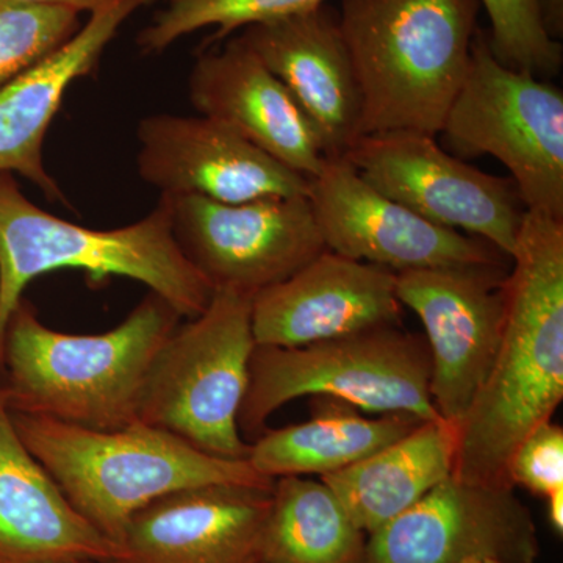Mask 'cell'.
I'll list each match as a JSON object with an SVG mask.
<instances>
[{
    "label": "cell",
    "instance_id": "cell-1",
    "mask_svg": "<svg viewBox=\"0 0 563 563\" xmlns=\"http://www.w3.org/2000/svg\"><path fill=\"white\" fill-rule=\"evenodd\" d=\"M504 292L495 361L459 424L453 476L465 483L512 485L507 465L514 451L561 406L562 220L526 210Z\"/></svg>",
    "mask_w": 563,
    "mask_h": 563
},
{
    "label": "cell",
    "instance_id": "cell-2",
    "mask_svg": "<svg viewBox=\"0 0 563 563\" xmlns=\"http://www.w3.org/2000/svg\"><path fill=\"white\" fill-rule=\"evenodd\" d=\"M181 320L150 292L110 331L58 332L22 299L3 335V401L10 412L96 431L135 424L152 365Z\"/></svg>",
    "mask_w": 563,
    "mask_h": 563
},
{
    "label": "cell",
    "instance_id": "cell-3",
    "mask_svg": "<svg viewBox=\"0 0 563 563\" xmlns=\"http://www.w3.org/2000/svg\"><path fill=\"white\" fill-rule=\"evenodd\" d=\"M479 11V0H342L361 136L442 132L468 73Z\"/></svg>",
    "mask_w": 563,
    "mask_h": 563
},
{
    "label": "cell",
    "instance_id": "cell-4",
    "mask_svg": "<svg viewBox=\"0 0 563 563\" xmlns=\"http://www.w3.org/2000/svg\"><path fill=\"white\" fill-rule=\"evenodd\" d=\"M11 420L74 509L118 544L133 515L172 493L203 485L274 487L247 461L213 457L143 422L96 431L35 415L11 412Z\"/></svg>",
    "mask_w": 563,
    "mask_h": 563
},
{
    "label": "cell",
    "instance_id": "cell-5",
    "mask_svg": "<svg viewBox=\"0 0 563 563\" xmlns=\"http://www.w3.org/2000/svg\"><path fill=\"white\" fill-rule=\"evenodd\" d=\"M58 269L140 282L185 320L202 313L214 292L174 236L168 196L143 220L98 231L40 209L11 174H0V361L7 322L25 287Z\"/></svg>",
    "mask_w": 563,
    "mask_h": 563
},
{
    "label": "cell",
    "instance_id": "cell-6",
    "mask_svg": "<svg viewBox=\"0 0 563 563\" xmlns=\"http://www.w3.org/2000/svg\"><path fill=\"white\" fill-rule=\"evenodd\" d=\"M429 377L426 340L398 324L307 346H255L239 428L258 437L276 410L302 396L333 399L368 413L440 420Z\"/></svg>",
    "mask_w": 563,
    "mask_h": 563
},
{
    "label": "cell",
    "instance_id": "cell-7",
    "mask_svg": "<svg viewBox=\"0 0 563 563\" xmlns=\"http://www.w3.org/2000/svg\"><path fill=\"white\" fill-rule=\"evenodd\" d=\"M252 298L214 290L202 313L179 324L152 365L139 422L213 457L247 461L251 443L243 440L239 415L257 346Z\"/></svg>",
    "mask_w": 563,
    "mask_h": 563
},
{
    "label": "cell",
    "instance_id": "cell-8",
    "mask_svg": "<svg viewBox=\"0 0 563 563\" xmlns=\"http://www.w3.org/2000/svg\"><path fill=\"white\" fill-rule=\"evenodd\" d=\"M440 133L463 157L492 155L506 166L526 210L563 221V92L496 60L487 33L474 36Z\"/></svg>",
    "mask_w": 563,
    "mask_h": 563
},
{
    "label": "cell",
    "instance_id": "cell-9",
    "mask_svg": "<svg viewBox=\"0 0 563 563\" xmlns=\"http://www.w3.org/2000/svg\"><path fill=\"white\" fill-rule=\"evenodd\" d=\"M344 157L393 201L490 243L510 261L526 213L510 177L481 172L417 132L358 136Z\"/></svg>",
    "mask_w": 563,
    "mask_h": 563
},
{
    "label": "cell",
    "instance_id": "cell-10",
    "mask_svg": "<svg viewBox=\"0 0 563 563\" xmlns=\"http://www.w3.org/2000/svg\"><path fill=\"white\" fill-rule=\"evenodd\" d=\"M168 198L174 236L214 290L255 296L325 251L307 196L242 203L191 195Z\"/></svg>",
    "mask_w": 563,
    "mask_h": 563
},
{
    "label": "cell",
    "instance_id": "cell-11",
    "mask_svg": "<svg viewBox=\"0 0 563 563\" xmlns=\"http://www.w3.org/2000/svg\"><path fill=\"white\" fill-rule=\"evenodd\" d=\"M309 198L325 250L391 269L509 265L490 243L424 220L363 179L344 155L325 157L309 179Z\"/></svg>",
    "mask_w": 563,
    "mask_h": 563
},
{
    "label": "cell",
    "instance_id": "cell-12",
    "mask_svg": "<svg viewBox=\"0 0 563 563\" xmlns=\"http://www.w3.org/2000/svg\"><path fill=\"white\" fill-rule=\"evenodd\" d=\"M509 266L396 273L399 302L424 325L429 393L443 420L461 424L490 372L503 335Z\"/></svg>",
    "mask_w": 563,
    "mask_h": 563
},
{
    "label": "cell",
    "instance_id": "cell-13",
    "mask_svg": "<svg viewBox=\"0 0 563 563\" xmlns=\"http://www.w3.org/2000/svg\"><path fill=\"white\" fill-rule=\"evenodd\" d=\"M536 521L512 485L451 476L366 539L363 563H536Z\"/></svg>",
    "mask_w": 563,
    "mask_h": 563
},
{
    "label": "cell",
    "instance_id": "cell-14",
    "mask_svg": "<svg viewBox=\"0 0 563 563\" xmlns=\"http://www.w3.org/2000/svg\"><path fill=\"white\" fill-rule=\"evenodd\" d=\"M136 141L140 177L161 195L224 203L309 195V177L202 114H151L140 121Z\"/></svg>",
    "mask_w": 563,
    "mask_h": 563
},
{
    "label": "cell",
    "instance_id": "cell-15",
    "mask_svg": "<svg viewBox=\"0 0 563 563\" xmlns=\"http://www.w3.org/2000/svg\"><path fill=\"white\" fill-rule=\"evenodd\" d=\"M396 273L325 250L252 298L257 346L299 347L398 324Z\"/></svg>",
    "mask_w": 563,
    "mask_h": 563
},
{
    "label": "cell",
    "instance_id": "cell-16",
    "mask_svg": "<svg viewBox=\"0 0 563 563\" xmlns=\"http://www.w3.org/2000/svg\"><path fill=\"white\" fill-rule=\"evenodd\" d=\"M273 488L203 485L133 515L117 563H263Z\"/></svg>",
    "mask_w": 563,
    "mask_h": 563
},
{
    "label": "cell",
    "instance_id": "cell-17",
    "mask_svg": "<svg viewBox=\"0 0 563 563\" xmlns=\"http://www.w3.org/2000/svg\"><path fill=\"white\" fill-rule=\"evenodd\" d=\"M188 98L202 117L220 122L282 165L306 177L320 172V136L290 91L239 36L202 52L188 76Z\"/></svg>",
    "mask_w": 563,
    "mask_h": 563
},
{
    "label": "cell",
    "instance_id": "cell-18",
    "mask_svg": "<svg viewBox=\"0 0 563 563\" xmlns=\"http://www.w3.org/2000/svg\"><path fill=\"white\" fill-rule=\"evenodd\" d=\"M240 40L285 85L320 136L325 157L361 136L362 99L339 14L325 5L250 25Z\"/></svg>",
    "mask_w": 563,
    "mask_h": 563
},
{
    "label": "cell",
    "instance_id": "cell-19",
    "mask_svg": "<svg viewBox=\"0 0 563 563\" xmlns=\"http://www.w3.org/2000/svg\"><path fill=\"white\" fill-rule=\"evenodd\" d=\"M154 0H106L46 60L0 87V174H20L49 201L68 202L44 163V141L70 85L90 76L122 24Z\"/></svg>",
    "mask_w": 563,
    "mask_h": 563
},
{
    "label": "cell",
    "instance_id": "cell-20",
    "mask_svg": "<svg viewBox=\"0 0 563 563\" xmlns=\"http://www.w3.org/2000/svg\"><path fill=\"white\" fill-rule=\"evenodd\" d=\"M122 548L63 495L22 442L0 393V563L121 562Z\"/></svg>",
    "mask_w": 563,
    "mask_h": 563
},
{
    "label": "cell",
    "instance_id": "cell-21",
    "mask_svg": "<svg viewBox=\"0 0 563 563\" xmlns=\"http://www.w3.org/2000/svg\"><path fill=\"white\" fill-rule=\"evenodd\" d=\"M457 444V422L424 421L402 439L320 479L357 528L372 536L453 476Z\"/></svg>",
    "mask_w": 563,
    "mask_h": 563
},
{
    "label": "cell",
    "instance_id": "cell-22",
    "mask_svg": "<svg viewBox=\"0 0 563 563\" xmlns=\"http://www.w3.org/2000/svg\"><path fill=\"white\" fill-rule=\"evenodd\" d=\"M309 421L265 429L251 444L252 468L269 479L328 476L363 461L413 431L421 420L410 415L366 418L347 404L321 398Z\"/></svg>",
    "mask_w": 563,
    "mask_h": 563
},
{
    "label": "cell",
    "instance_id": "cell-23",
    "mask_svg": "<svg viewBox=\"0 0 563 563\" xmlns=\"http://www.w3.org/2000/svg\"><path fill=\"white\" fill-rule=\"evenodd\" d=\"M366 539L321 479L274 481L263 563H363Z\"/></svg>",
    "mask_w": 563,
    "mask_h": 563
},
{
    "label": "cell",
    "instance_id": "cell-24",
    "mask_svg": "<svg viewBox=\"0 0 563 563\" xmlns=\"http://www.w3.org/2000/svg\"><path fill=\"white\" fill-rule=\"evenodd\" d=\"M325 0H169L168 9L157 14L139 35V46L147 54H161L176 41L217 27L206 46L231 38L250 25L284 20L324 5Z\"/></svg>",
    "mask_w": 563,
    "mask_h": 563
},
{
    "label": "cell",
    "instance_id": "cell-25",
    "mask_svg": "<svg viewBox=\"0 0 563 563\" xmlns=\"http://www.w3.org/2000/svg\"><path fill=\"white\" fill-rule=\"evenodd\" d=\"M490 21L488 46L507 68L550 79L561 73V41L544 29L536 0H479Z\"/></svg>",
    "mask_w": 563,
    "mask_h": 563
},
{
    "label": "cell",
    "instance_id": "cell-26",
    "mask_svg": "<svg viewBox=\"0 0 563 563\" xmlns=\"http://www.w3.org/2000/svg\"><path fill=\"white\" fill-rule=\"evenodd\" d=\"M79 29L76 11L0 0V87L46 60Z\"/></svg>",
    "mask_w": 563,
    "mask_h": 563
},
{
    "label": "cell",
    "instance_id": "cell-27",
    "mask_svg": "<svg viewBox=\"0 0 563 563\" xmlns=\"http://www.w3.org/2000/svg\"><path fill=\"white\" fill-rule=\"evenodd\" d=\"M507 479L514 487L544 496L563 488V429L543 422L518 444L507 465Z\"/></svg>",
    "mask_w": 563,
    "mask_h": 563
},
{
    "label": "cell",
    "instance_id": "cell-28",
    "mask_svg": "<svg viewBox=\"0 0 563 563\" xmlns=\"http://www.w3.org/2000/svg\"><path fill=\"white\" fill-rule=\"evenodd\" d=\"M542 16L544 29L551 38L561 40L563 36V0H536Z\"/></svg>",
    "mask_w": 563,
    "mask_h": 563
},
{
    "label": "cell",
    "instance_id": "cell-29",
    "mask_svg": "<svg viewBox=\"0 0 563 563\" xmlns=\"http://www.w3.org/2000/svg\"><path fill=\"white\" fill-rule=\"evenodd\" d=\"M18 2L33 3V5L62 7L81 13V11H95L102 5L106 0H18Z\"/></svg>",
    "mask_w": 563,
    "mask_h": 563
},
{
    "label": "cell",
    "instance_id": "cell-30",
    "mask_svg": "<svg viewBox=\"0 0 563 563\" xmlns=\"http://www.w3.org/2000/svg\"><path fill=\"white\" fill-rule=\"evenodd\" d=\"M548 499V521L555 533H563V488L555 490L547 496Z\"/></svg>",
    "mask_w": 563,
    "mask_h": 563
},
{
    "label": "cell",
    "instance_id": "cell-31",
    "mask_svg": "<svg viewBox=\"0 0 563 563\" xmlns=\"http://www.w3.org/2000/svg\"><path fill=\"white\" fill-rule=\"evenodd\" d=\"M463 563H503V562L496 561V559H490V558H473V559H468V561H465Z\"/></svg>",
    "mask_w": 563,
    "mask_h": 563
},
{
    "label": "cell",
    "instance_id": "cell-32",
    "mask_svg": "<svg viewBox=\"0 0 563 563\" xmlns=\"http://www.w3.org/2000/svg\"><path fill=\"white\" fill-rule=\"evenodd\" d=\"M76 563H114V562H96V561H87V562H76Z\"/></svg>",
    "mask_w": 563,
    "mask_h": 563
}]
</instances>
